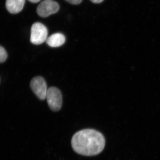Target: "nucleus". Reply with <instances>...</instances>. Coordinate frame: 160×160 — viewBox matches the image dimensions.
Returning <instances> with one entry per match:
<instances>
[{
	"label": "nucleus",
	"instance_id": "f257e3e1",
	"mask_svg": "<svg viewBox=\"0 0 160 160\" xmlns=\"http://www.w3.org/2000/svg\"><path fill=\"white\" fill-rule=\"evenodd\" d=\"M71 144L72 149L77 153L92 156L103 151L106 140L99 132L93 129H85L78 132L73 136Z\"/></svg>",
	"mask_w": 160,
	"mask_h": 160
},
{
	"label": "nucleus",
	"instance_id": "1a4fd4ad",
	"mask_svg": "<svg viewBox=\"0 0 160 160\" xmlns=\"http://www.w3.org/2000/svg\"><path fill=\"white\" fill-rule=\"evenodd\" d=\"M66 1L72 5H78L81 3L82 0H66Z\"/></svg>",
	"mask_w": 160,
	"mask_h": 160
},
{
	"label": "nucleus",
	"instance_id": "423d86ee",
	"mask_svg": "<svg viewBox=\"0 0 160 160\" xmlns=\"http://www.w3.org/2000/svg\"><path fill=\"white\" fill-rule=\"evenodd\" d=\"M25 0H6V8L12 14H17L22 10Z\"/></svg>",
	"mask_w": 160,
	"mask_h": 160
},
{
	"label": "nucleus",
	"instance_id": "6e6552de",
	"mask_svg": "<svg viewBox=\"0 0 160 160\" xmlns=\"http://www.w3.org/2000/svg\"><path fill=\"white\" fill-rule=\"evenodd\" d=\"M7 58V53L6 50L2 46H0V63L4 62Z\"/></svg>",
	"mask_w": 160,
	"mask_h": 160
},
{
	"label": "nucleus",
	"instance_id": "39448f33",
	"mask_svg": "<svg viewBox=\"0 0 160 160\" xmlns=\"http://www.w3.org/2000/svg\"><path fill=\"white\" fill-rule=\"evenodd\" d=\"M30 85L32 90L39 99L45 100L48 89L44 78L39 76L33 78L30 82Z\"/></svg>",
	"mask_w": 160,
	"mask_h": 160
},
{
	"label": "nucleus",
	"instance_id": "9b49d317",
	"mask_svg": "<svg viewBox=\"0 0 160 160\" xmlns=\"http://www.w3.org/2000/svg\"><path fill=\"white\" fill-rule=\"evenodd\" d=\"M29 2H31L36 3L38 2L41 0H29Z\"/></svg>",
	"mask_w": 160,
	"mask_h": 160
},
{
	"label": "nucleus",
	"instance_id": "20e7f679",
	"mask_svg": "<svg viewBox=\"0 0 160 160\" xmlns=\"http://www.w3.org/2000/svg\"><path fill=\"white\" fill-rule=\"evenodd\" d=\"M59 9V6L53 0H45L38 6L37 12L41 17L46 18L57 12Z\"/></svg>",
	"mask_w": 160,
	"mask_h": 160
},
{
	"label": "nucleus",
	"instance_id": "7ed1b4c3",
	"mask_svg": "<svg viewBox=\"0 0 160 160\" xmlns=\"http://www.w3.org/2000/svg\"><path fill=\"white\" fill-rule=\"evenodd\" d=\"M46 98L49 108L53 111H58L62 105V97L59 89L51 87L47 90Z\"/></svg>",
	"mask_w": 160,
	"mask_h": 160
},
{
	"label": "nucleus",
	"instance_id": "9d476101",
	"mask_svg": "<svg viewBox=\"0 0 160 160\" xmlns=\"http://www.w3.org/2000/svg\"><path fill=\"white\" fill-rule=\"evenodd\" d=\"M90 1L94 3H100L102 2L104 0H90Z\"/></svg>",
	"mask_w": 160,
	"mask_h": 160
},
{
	"label": "nucleus",
	"instance_id": "f03ea898",
	"mask_svg": "<svg viewBox=\"0 0 160 160\" xmlns=\"http://www.w3.org/2000/svg\"><path fill=\"white\" fill-rule=\"evenodd\" d=\"M48 34L46 26L41 23H35L31 27L30 42L36 45L42 44L47 40Z\"/></svg>",
	"mask_w": 160,
	"mask_h": 160
},
{
	"label": "nucleus",
	"instance_id": "0eeeda50",
	"mask_svg": "<svg viewBox=\"0 0 160 160\" xmlns=\"http://www.w3.org/2000/svg\"><path fill=\"white\" fill-rule=\"evenodd\" d=\"M66 42L65 36L61 33H55L47 38L46 42L48 46L51 47L62 46Z\"/></svg>",
	"mask_w": 160,
	"mask_h": 160
}]
</instances>
